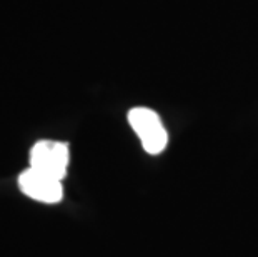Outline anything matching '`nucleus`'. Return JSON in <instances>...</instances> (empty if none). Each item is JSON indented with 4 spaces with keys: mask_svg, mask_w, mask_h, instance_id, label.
<instances>
[{
    "mask_svg": "<svg viewBox=\"0 0 258 257\" xmlns=\"http://www.w3.org/2000/svg\"><path fill=\"white\" fill-rule=\"evenodd\" d=\"M128 124L144 145L145 152L157 156L165 150L168 144L167 130L155 111L147 107H134L128 112Z\"/></svg>",
    "mask_w": 258,
    "mask_h": 257,
    "instance_id": "obj_1",
    "label": "nucleus"
},
{
    "mask_svg": "<svg viewBox=\"0 0 258 257\" xmlns=\"http://www.w3.org/2000/svg\"><path fill=\"white\" fill-rule=\"evenodd\" d=\"M70 150L67 142L38 140L30 149V167L62 180L67 174Z\"/></svg>",
    "mask_w": 258,
    "mask_h": 257,
    "instance_id": "obj_2",
    "label": "nucleus"
},
{
    "mask_svg": "<svg viewBox=\"0 0 258 257\" xmlns=\"http://www.w3.org/2000/svg\"><path fill=\"white\" fill-rule=\"evenodd\" d=\"M19 187L27 197L43 202V204H57L63 197L62 180L35 169H25L19 176Z\"/></svg>",
    "mask_w": 258,
    "mask_h": 257,
    "instance_id": "obj_3",
    "label": "nucleus"
}]
</instances>
